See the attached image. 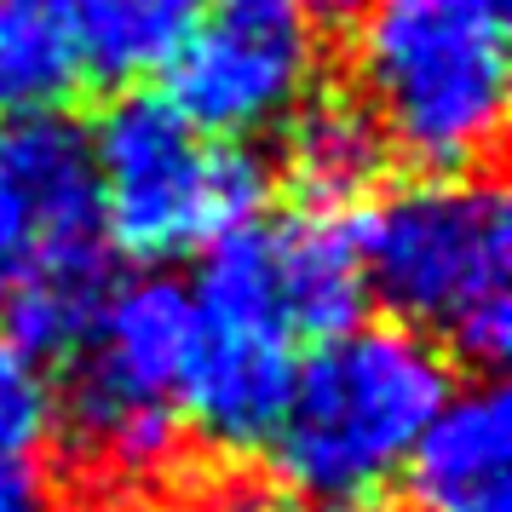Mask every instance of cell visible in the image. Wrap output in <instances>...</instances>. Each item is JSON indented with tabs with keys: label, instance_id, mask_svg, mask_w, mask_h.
<instances>
[{
	"label": "cell",
	"instance_id": "6da1fadb",
	"mask_svg": "<svg viewBox=\"0 0 512 512\" xmlns=\"http://www.w3.org/2000/svg\"><path fill=\"white\" fill-rule=\"evenodd\" d=\"M455 392L449 357L403 323H351L294 369L265 455L305 501H374Z\"/></svg>",
	"mask_w": 512,
	"mask_h": 512
},
{
	"label": "cell",
	"instance_id": "7a4b0ae2",
	"mask_svg": "<svg viewBox=\"0 0 512 512\" xmlns=\"http://www.w3.org/2000/svg\"><path fill=\"white\" fill-rule=\"evenodd\" d=\"M363 282L392 323L466 363H501L512 346V219L484 173H426L380 190L351 219Z\"/></svg>",
	"mask_w": 512,
	"mask_h": 512
},
{
	"label": "cell",
	"instance_id": "3957f363",
	"mask_svg": "<svg viewBox=\"0 0 512 512\" xmlns=\"http://www.w3.org/2000/svg\"><path fill=\"white\" fill-rule=\"evenodd\" d=\"M512 0H369L357 29V104L392 156L472 173L507 121Z\"/></svg>",
	"mask_w": 512,
	"mask_h": 512
},
{
	"label": "cell",
	"instance_id": "277c9868",
	"mask_svg": "<svg viewBox=\"0 0 512 512\" xmlns=\"http://www.w3.org/2000/svg\"><path fill=\"white\" fill-rule=\"evenodd\" d=\"M104 242L144 265L190 259L254 225L271 173L248 144L196 133L167 98L127 93L87 133Z\"/></svg>",
	"mask_w": 512,
	"mask_h": 512
},
{
	"label": "cell",
	"instance_id": "5b68a950",
	"mask_svg": "<svg viewBox=\"0 0 512 512\" xmlns=\"http://www.w3.org/2000/svg\"><path fill=\"white\" fill-rule=\"evenodd\" d=\"M196 340L190 288L179 277L144 271L116 282L110 300L75 346L70 392L58 415H70L81 461L116 478H156L185 426V369Z\"/></svg>",
	"mask_w": 512,
	"mask_h": 512
},
{
	"label": "cell",
	"instance_id": "8992f818",
	"mask_svg": "<svg viewBox=\"0 0 512 512\" xmlns=\"http://www.w3.org/2000/svg\"><path fill=\"white\" fill-rule=\"evenodd\" d=\"M196 340L185 369V426L219 449H265L294 386V334L277 311L271 265L259 219L202 248V271L190 282Z\"/></svg>",
	"mask_w": 512,
	"mask_h": 512
},
{
	"label": "cell",
	"instance_id": "52a82bcc",
	"mask_svg": "<svg viewBox=\"0 0 512 512\" xmlns=\"http://www.w3.org/2000/svg\"><path fill=\"white\" fill-rule=\"evenodd\" d=\"M323 41L300 0H208L167 58V104L208 139L248 144L317 98Z\"/></svg>",
	"mask_w": 512,
	"mask_h": 512
},
{
	"label": "cell",
	"instance_id": "ba28073f",
	"mask_svg": "<svg viewBox=\"0 0 512 512\" xmlns=\"http://www.w3.org/2000/svg\"><path fill=\"white\" fill-rule=\"evenodd\" d=\"M98 282L116 277L87 127L70 116L0 121V305Z\"/></svg>",
	"mask_w": 512,
	"mask_h": 512
},
{
	"label": "cell",
	"instance_id": "9c48e42d",
	"mask_svg": "<svg viewBox=\"0 0 512 512\" xmlns=\"http://www.w3.org/2000/svg\"><path fill=\"white\" fill-rule=\"evenodd\" d=\"M426 512H507L512 501V409L495 380L449 392L403 466Z\"/></svg>",
	"mask_w": 512,
	"mask_h": 512
},
{
	"label": "cell",
	"instance_id": "30bf717a",
	"mask_svg": "<svg viewBox=\"0 0 512 512\" xmlns=\"http://www.w3.org/2000/svg\"><path fill=\"white\" fill-rule=\"evenodd\" d=\"M259 236H265L277 311L294 340H334L340 328L357 323L369 282L346 213L294 208L282 219H259Z\"/></svg>",
	"mask_w": 512,
	"mask_h": 512
},
{
	"label": "cell",
	"instance_id": "8fae6325",
	"mask_svg": "<svg viewBox=\"0 0 512 512\" xmlns=\"http://www.w3.org/2000/svg\"><path fill=\"white\" fill-rule=\"evenodd\" d=\"M386 156L392 150L357 98H311L288 121V179L300 190V208L346 213L380 185Z\"/></svg>",
	"mask_w": 512,
	"mask_h": 512
},
{
	"label": "cell",
	"instance_id": "7c38bea8",
	"mask_svg": "<svg viewBox=\"0 0 512 512\" xmlns=\"http://www.w3.org/2000/svg\"><path fill=\"white\" fill-rule=\"evenodd\" d=\"M208 0H52L81 58V75L98 81H139L167 70L190 24Z\"/></svg>",
	"mask_w": 512,
	"mask_h": 512
},
{
	"label": "cell",
	"instance_id": "4fadbf2b",
	"mask_svg": "<svg viewBox=\"0 0 512 512\" xmlns=\"http://www.w3.org/2000/svg\"><path fill=\"white\" fill-rule=\"evenodd\" d=\"M81 58L52 0H0V121L64 116Z\"/></svg>",
	"mask_w": 512,
	"mask_h": 512
},
{
	"label": "cell",
	"instance_id": "5bb4252c",
	"mask_svg": "<svg viewBox=\"0 0 512 512\" xmlns=\"http://www.w3.org/2000/svg\"><path fill=\"white\" fill-rule=\"evenodd\" d=\"M58 432V392L47 363L0 334V461H35Z\"/></svg>",
	"mask_w": 512,
	"mask_h": 512
},
{
	"label": "cell",
	"instance_id": "9a60e30c",
	"mask_svg": "<svg viewBox=\"0 0 512 512\" xmlns=\"http://www.w3.org/2000/svg\"><path fill=\"white\" fill-rule=\"evenodd\" d=\"M0 512H52V484L35 461H0Z\"/></svg>",
	"mask_w": 512,
	"mask_h": 512
},
{
	"label": "cell",
	"instance_id": "2e32d148",
	"mask_svg": "<svg viewBox=\"0 0 512 512\" xmlns=\"http://www.w3.org/2000/svg\"><path fill=\"white\" fill-rule=\"evenodd\" d=\"M300 6L311 12V18H357L369 0H300Z\"/></svg>",
	"mask_w": 512,
	"mask_h": 512
},
{
	"label": "cell",
	"instance_id": "e0dca14e",
	"mask_svg": "<svg viewBox=\"0 0 512 512\" xmlns=\"http://www.w3.org/2000/svg\"><path fill=\"white\" fill-rule=\"evenodd\" d=\"M300 512H386V507H374V501H311Z\"/></svg>",
	"mask_w": 512,
	"mask_h": 512
}]
</instances>
